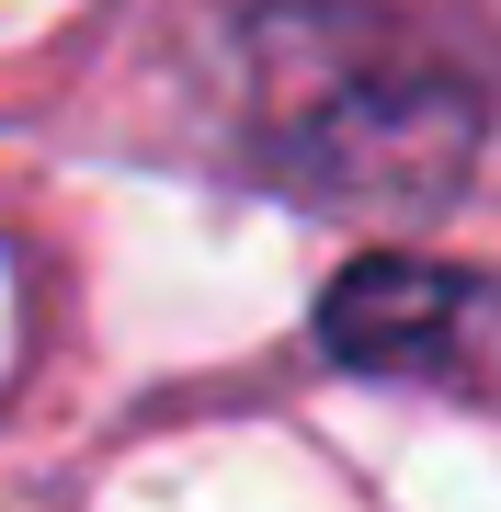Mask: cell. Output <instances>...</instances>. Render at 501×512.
Returning a JSON list of instances; mask_svg holds the SVG:
<instances>
[{
	"instance_id": "obj_1",
	"label": "cell",
	"mask_w": 501,
	"mask_h": 512,
	"mask_svg": "<svg viewBox=\"0 0 501 512\" xmlns=\"http://www.w3.org/2000/svg\"><path fill=\"white\" fill-rule=\"evenodd\" d=\"M479 330H490V296L467 274H433V262H353L319 308V342L365 376H445L467 365Z\"/></svg>"
}]
</instances>
